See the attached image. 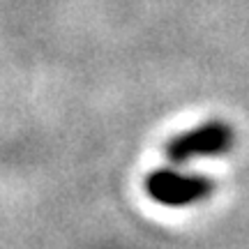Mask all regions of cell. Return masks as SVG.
<instances>
[{"label": "cell", "instance_id": "obj_1", "mask_svg": "<svg viewBox=\"0 0 249 249\" xmlns=\"http://www.w3.org/2000/svg\"><path fill=\"white\" fill-rule=\"evenodd\" d=\"M145 192L161 205L182 208V205L208 198L214 192V180L205 178V176H182L178 171L160 169L148 176Z\"/></svg>", "mask_w": 249, "mask_h": 249}, {"label": "cell", "instance_id": "obj_2", "mask_svg": "<svg viewBox=\"0 0 249 249\" xmlns=\"http://www.w3.org/2000/svg\"><path fill=\"white\" fill-rule=\"evenodd\" d=\"M233 145V127L222 120H210L198 124L196 129L180 134L166 143V157L173 164L192 160V157H213L224 155Z\"/></svg>", "mask_w": 249, "mask_h": 249}]
</instances>
